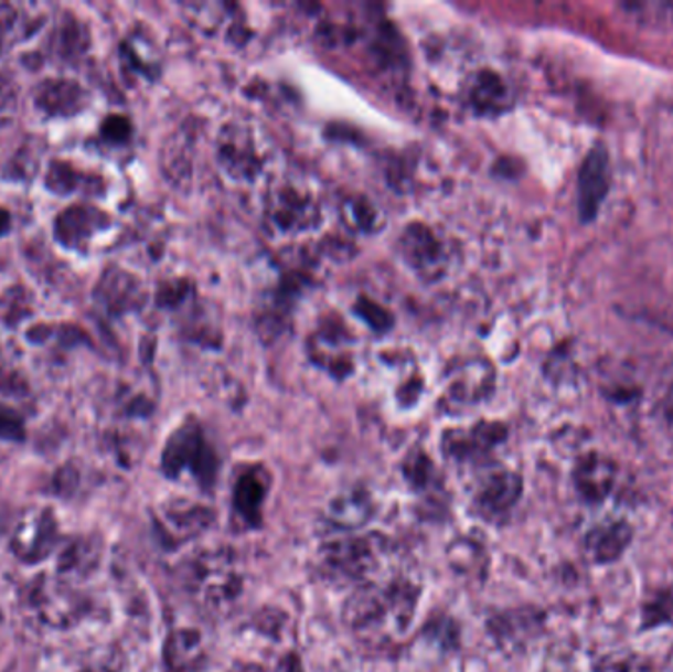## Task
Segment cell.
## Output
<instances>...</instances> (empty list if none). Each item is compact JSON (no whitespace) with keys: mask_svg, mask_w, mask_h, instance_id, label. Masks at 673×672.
Listing matches in <instances>:
<instances>
[{"mask_svg":"<svg viewBox=\"0 0 673 672\" xmlns=\"http://www.w3.org/2000/svg\"><path fill=\"white\" fill-rule=\"evenodd\" d=\"M609 152L602 145H595L583 160L579 170V213L583 222L589 223L599 213L602 200L609 194Z\"/></svg>","mask_w":673,"mask_h":672,"instance_id":"cell-1","label":"cell"},{"mask_svg":"<svg viewBox=\"0 0 673 672\" xmlns=\"http://www.w3.org/2000/svg\"><path fill=\"white\" fill-rule=\"evenodd\" d=\"M575 481H577V489L581 491L583 498L589 499V501H601L609 495L610 488H612L615 468L601 456H587L577 466Z\"/></svg>","mask_w":673,"mask_h":672,"instance_id":"cell-2","label":"cell"},{"mask_svg":"<svg viewBox=\"0 0 673 672\" xmlns=\"http://www.w3.org/2000/svg\"><path fill=\"white\" fill-rule=\"evenodd\" d=\"M630 526L627 523H607L595 526L587 536V551L597 562L619 558L630 543Z\"/></svg>","mask_w":673,"mask_h":672,"instance_id":"cell-3","label":"cell"},{"mask_svg":"<svg viewBox=\"0 0 673 672\" xmlns=\"http://www.w3.org/2000/svg\"><path fill=\"white\" fill-rule=\"evenodd\" d=\"M265 493L266 483L256 473H248L238 481L237 489H235V506H237L238 515L245 516L250 525H255L258 521V511H260Z\"/></svg>","mask_w":673,"mask_h":672,"instance_id":"cell-4","label":"cell"},{"mask_svg":"<svg viewBox=\"0 0 673 672\" xmlns=\"http://www.w3.org/2000/svg\"><path fill=\"white\" fill-rule=\"evenodd\" d=\"M93 210L85 205H75L65 210L55 223V233L57 237L64 241L65 245H77L79 241L85 239V227L92 225Z\"/></svg>","mask_w":673,"mask_h":672,"instance_id":"cell-5","label":"cell"},{"mask_svg":"<svg viewBox=\"0 0 673 672\" xmlns=\"http://www.w3.org/2000/svg\"><path fill=\"white\" fill-rule=\"evenodd\" d=\"M519 493L520 479L506 473V476L494 479L491 488L482 493V505L494 509V511H504L519 499Z\"/></svg>","mask_w":673,"mask_h":672,"instance_id":"cell-6","label":"cell"},{"mask_svg":"<svg viewBox=\"0 0 673 672\" xmlns=\"http://www.w3.org/2000/svg\"><path fill=\"white\" fill-rule=\"evenodd\" d=\"M103 137L107 140H125L128 135V122L120 117H110L103 125Z\"/></svg>","mask_w":673,"mask_h":672,"instance_id":"cell-7","label":"cell"},{"mask_svg":"<svg viewBox=\"0 0 673 672\" xmlns=\"http://www.w3.org/2000/svg\"><path fill=\"white\" fill-rule=\"evenodd\" d=\"M10 231V215L7 210L0 207V237Z\"/></svg>","mask_w":673,"mask_h":672,"instance_id":"cell-8","label":"cell"},{"mask_svg":"<svg viewBox=\"0 0 673 672\" xmlns=\"http://www.w3.org/2000/svg\"><path fill=\"white\" fill-rule=\"evenodd\" d=\"M245 672H250V671H245Z\"/></svg>","mask_w":673,"mask_h":672,"instance_id":"cell-9","label":"cell"}]
</instances>
